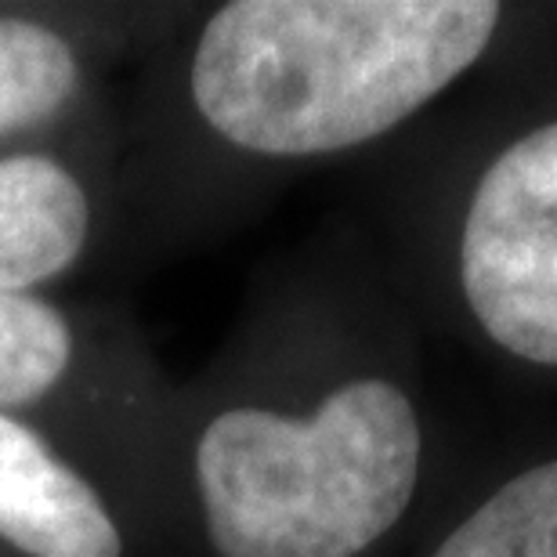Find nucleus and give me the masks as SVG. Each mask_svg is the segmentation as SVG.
<instances>
[{"label":"nucleus","instance_id":"nucleus-2","mask_svg":"<svg viewBox=\"0 0 557 557\" xmlns=\"http://www.w3.org/2000/svg\"><path fill=\"white\" fill-rule=\"evenodd\" d=\"M423 428L403 384L381 373L330 387L305 413L218 406L185 453L210 557H362L409 515Z\"/></svg>","mask_w":557,"mask_h":557},{"label":"nucleus","instance_id":"nucleus-6","mask_svg":"<svg viewBox=\"0 0 557 557\" xmlns=\"http://www.w3.org/2000/svg\"><path fill=\"white\" fill-rule=\"evenodd\" d=\"M76 40L48 18L0 11V141L70 113L84 91Z\"/></svg>","mask_w":557,"mask_h":557},{"label":"nucleus","instance_id":"nucleus-1","mask_svg":"<svg viewBox=\"0 0 557 557\" xmlns=\"http://www.w3.org/2000/svg\"><path fill=\"white\" fill-rule=\"evenodd\" d=\"M499 15L493 0H232L193 37L185 98L243 156H337L460 81Z\"/></svg>","mask_w":557,"mask_h":557},{"label":"nucleus","instance_id":"nucleus-8","mask_svg":"<svg viewBox=\"0 0 557 557\" xmlns=\"http://www.w3.org/2000/svg\"><path fill=\"white\" fill-rule=\"evenodd\" d=\"M431 557H557V460L499 485Z\"/></svg>","mask_w":557,"mask_h":557},{"label":"nucleus","instance_id":"nucleus-4","mask_svg":"<svg viewBox=\"0 0 557 557\" xmlns=\"http://www.w3.org/2000/svg\"><path fill=\"white\" fill-rule=\"evenodd\" d=\"M0 547L15 557H127L113 499L37 423L0 413Z\"/></svg>","mask_w":557,"mask_h":557},{"label":"nucleus","instance_id":"nucleus-3","mask_svg":"<svg viewBox=\"0 0 557 557\" xmlns=\"http://www.w3.org/2000/svg\"><path fill=\"white\" fill-rule=\"evenodd\" d=\"M460 286L488 341L521 362L557 366V124L515 138L478 177Z\"/></svg>","mask_w":557,"mask_h":557},{"label":"nucleus","instance_id":"nucleus-5","mask_svg":"<svg viewBox=\"0 0 557 557\" xmlns=\"http://www.w3.org/2000/svg\"><path fill=\"white\" fill-rule=\"evenodd\" d=\"M95 199L54 152L0 156V289H37L84 258Z\"/></svg>","mask_w":557,"mask_h":557},{"label":"nucleus","instance_id":"nucleus-7","mask_svg":"<svg viewBox=\"0 0 557 557\" xmlns=\"http://www.w3.org/2000/svg\"><path fill=\"white\" fill-rule=\"evenodd\" d=\"M81 337L37 289H0V413H29L70 384Z\"/></svg>","mask_w":557,"mask_h":557}]
</instances>
